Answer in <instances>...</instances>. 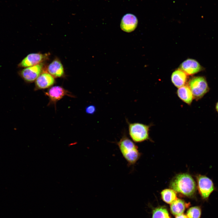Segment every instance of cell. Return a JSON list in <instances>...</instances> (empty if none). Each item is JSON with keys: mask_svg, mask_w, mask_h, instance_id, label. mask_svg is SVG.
Segmentation results:
<instances>
[{"mask_svg": "<svg viewBox=\"0 0 218 218\" xmlns=\"http://www.w3.org/2000/svg\"><path fill=\"white\" fill-rule=\"evenodd\" d=\"M171 79L173 84L179 88L186 84L187 80V74L180 69L176 70L172 74Z\"/></svg>", "mask_w": 218, "mask_h": 218, "instance_id": "cell-13", "label": "cell"}, {"mask_svg": "<svg viewBox=\"0 0 218 218\" xmlns=\"http://www.w3.org/2000/svg\"><path fill=\"white\" fill-rule=\"evenodd\" d=\"M216 109L218 113V101L217 102L216 105Z\"/></svg>", "mask_w": 218, "mask_h": 218, "instance_id": "cell-21", "label": "cell"}, {"mask_svg": "<svg viewBox=\"0 0 218 218\" xmlns=\"http://www.w3.org/2000/svg\"><path fill=\"white\" fill-rule=\"evenodd\" d=\"M175 218H188V217L187 215L182 214L176 216Z\"/></svg>", "mask_w": 218, "mask_h": 218, "instance_id": "cell-20", "label": "cell"}, {"mask_svg": "<svg viewBox=\"0 0 218 218\" xmlns=\"http://www.w3.org/2000/svg\"><path fill=\"white\" fill-rule=\"evenodd\" d=\"M170 187L176 192L188 197L194 196L197 189L194 180L187 173L177 175L170 182Z\"/></svg>", "mask_w": 218, "mask_h": 218, "instance_id": "cell-1", "label": "cell"}, {"mask_svg": "<svg viewBox=\"0 0 218 218\" xmlns=\"http://www.w3.org/2000/svg\"><path fill=\"white\" fill-rule=\"evenodd\" d=\"M162 199L166 203L171 204L177 198L176 192L172 189H165L161 192Z\"/></svg>", "mask_w": 218, "mask_h": 218, "instance_id": "cell-16", "label": "cell"}, {"mask_svg": "<svg viewBox=\"0 0 218 218\" xmlns=\"http://www.w3.org/2000/svg\"><path fill=\"white\" fill-rule=\"evenodd\" d=\"M138 23L136 17L131 14H127L124 15L121 20V27L124 31L131 32L136 28Z\"/></svg>", "mask_w": 218, "mask_h": 218, "instance_id": "cell-10", "label": "cell"}, {"mask_svg": "<svg viewBox=\"0 0 218 218\" xmlns=\"http://www.w3.org/2000/svg\"><path fill=\"white\" fill-rule=\"evenodd\" d=\"M47 70V72L54 78H61L64 75V72L63 65L58 58H55L49 64Z\"/></svg>", "mask_w": 218, "mask_h": 218, "instance_id": "cell-12", "label": "cell"}, {"mask_svg": "<svg viewBox=\"0 0 218 218\" xmlns=\"http://www.w3.org/2000/svg\"><path fill=\"white\" fill-rule=\"evenodd\" d=\"M152 218H171L167 209L163 207L154 209L153 212Z\"/></svg>", "mask_w": 218, "mask_h": 218, "instance_id": "cell-17", "label": "cell"}, {"mask_svg": "<svg viewBox=\"0 0 218 218\" xmlns=\"http://www.w3.org/2000/svg\"><path fill=\"white\" fill-rule=\"evenodd\" d=\"M188 86L193 94V98L199 99L202 97L209 91L205 79L201 76L192 78L189 81Z\"/></svg>", "mask_w": 218, "mask_h": 218, "instance_id": "cell-5", "label": "cell"}, {"mask_svg": "<svg viewBox=\"0 0 218 218\" xmlns=\"http://www.w3.org/2000/svg\"><path fill=\"white\" fill-rule=\"evenodd\" d=\"M128 123L129 134L133 141L140 142L149 139L150 125L139 123Z\"/></svg>", "mask_w": 218, "mask_h": 218, "instance_id": "cell-3", "label": "cell"}, {"mask_svg": "<svg viewBox=\"0 0 218 218\" xmlns=\"http://www.w3.org/2000/svg\"><path fill=\"white\" fill-rule=\"evenodd\" d=\"M117 144L128 165L130 166L134 165L140 155L137 147L125 134L117 143Z\"/></svg>", "mask_w": 218, "mask_h": 218, "instance_id": "cell-2", "label": "cell"}, {"mask_svg": "<svg viewBox=\"0 0 218 218\" xmlns=\"http://www.w3.org/2000/svg\"><path fill=\"white\" fill-rule=\"evenodd\" d=\"M48 54L40 53H30L27 55L18 64L19 68H25L41 63L48 58Z\"/></svg>", "mask_w": 218, "mask_h": 218, "instance_id": "cell-8", "label": "cell"}, {"mask_svg": "<svg viewBox=\"0 0 218 218\" xmlns=\"http://www.w3.org/2000/svg\"><path fill=\"white\" fill-rule=\"evenodd\" d=\"M197 188L202 199L207 201L216 188L211 179L206 175L198 174L196 176Z\"/></svg>", "mask_w": 218, "mask_h": 218, "instance_id": "cell-4", "label": "cell"}, {"mask_svg": "<svg viewBox=\"0 0 218 218\" xmlns=\"http://www.w3.org/2000/svg\"><path fill=\"white\" fill-rule=\"evenodd\" d=\"M170 205L171 213L177 216L183 214L186 208L189 206L190 203H186L183 200L177 198Z\"/></svg>", "mask_w": 218, "mask_h": 218, "instance_id": "cell-15", "label": "cell"}, {"mask_svg": "<svg viewBox=\"0 0 218 218\" xmlns=\"http://www.w3.org/2000/svg\"><path fill=\"white\" fill-rule=\"evenodd\" d=\"M55 83L53 76L48 72H42L35 81L34 90L37 91L49 88Z\"/></svg>", "mask_w": 218, "mask_h": 218, "instance_id": "cell-9", "label": "cell"}, {"mask_svg": "<svg viewBox=\"0 0 218 218\" xmlns=\"http://www.w3.org/2000/svg\"><path fill=\"white\" fill-rule=\"evenodd\" d=\"M177 94L179 98L183 102L189 105L191 104L194 98L188 85H184L179 88Z\"/></svg>", "mask_w": 218, "mask_h": 218, "instance_id": "cell-14", "label": "cell"}, {"mask_svg": "<svg viewBox=\"0 0 218 218\" xmlns=\"http://www.w3.org/2000/svg\"><path fill=\"white\" fill-rule=\"evenodd\" d=\"M180 68L187 75H191L200 71L201 67L196 60L188 59L182 63L180 65Z\"/></svg>", "mask_w": 218, "mask_h": 218, "instance_id": "cell-11", "label": "cell"}, {"mask_svg": "<svg viewBox=\"0 0 218 218\" xmlns=\"http://www.w3.org/2000/svg\"><path fill=\"white\" fill-rule=\"evenodd\" d=\"M44 64L42 63L24 68L18 72V75L27 83L33 82L43 72Z\"/></svg>", "mask_w": 218, "mask_h": 218, "instance_id": "cell-6", "label": "cell"}, {"mask_svg": "<svg viewBox=\"0 0 218 218\" xmlns=\"http://www.w3.org/2000/svg\"><path fill=\"white\" fill-rule=\"evenodd\" d=\"M96 110L95 106L93 105H90L88 106L85 108L86 113L89 114H93L96 112Z\"/></svg>", "mask_w": 218, "mask_h": 218, "instance_id": "cell-19", "label": "cell"}, {"mask_svg": "<svg viewBox=\"0 0 218 218\" xmlns=\"http://www.w3.org/2000/svg\"><path fill=\"white\" fill-rule=\"evenodd\" d=\"M202 210L199 206H194L190 208L187 212V216L188 218H200Z\"/></svg>", "mask_w": 218, "mask_h": 218, "instance_id": "cell-18", "label": "cell"}, {"mask_svg": "<svg viewBox=\"0 0 218 218\" xmlns=\"http://www.w3.org/2000/svg\"><path fill=\"white\" fill-rule=\"evenodd\" d=\"M45 95L49 99L48 105L53 104L56 107L57 102L65 96L73 97L70 92L61 86H54L51 87L45 92Z\"/></svg>", "mask_w": 218, "mask_h": 218, "instance_id": "cell-7", "label": "cell"}]
</instances>
